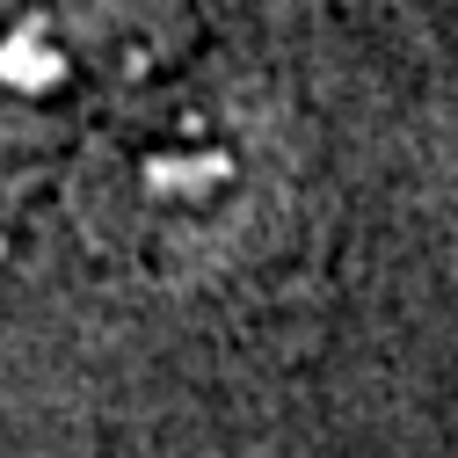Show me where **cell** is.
Returning <instances> with one entry per match:
<instances>
[{
    "label": "cell",
    "mask_w": 458,
    "mask_h": 458,
    "mask_svg": "<svg viewBox=\"0 0 458 458\" xmlns=\"http://www.w3.org/2000/svg\"><path fill=\"white\" fill-rule=\"evenodd\" d=\"M175 0H0V146L66 153L190 59Z\"/></svg>",
    "instance_id": "7a4b0ae2"
},
{
    "label": "cell",
    "mask_w": 458,
    "mask_h": 458,
    "mask_svg": "<svg viewBox=\"0 0 458 458\" xmlns=\"http://www.w3.org/2000/svg\"><path fill=\"white\" fill-rule=\"evenodd\" d=\"M292 211V139L276 102L182 59L66 146V218L95 262L139 284L248 269Z\"/></svg>",
    "instance_id": "6da1fadb"
}]
</instances>
